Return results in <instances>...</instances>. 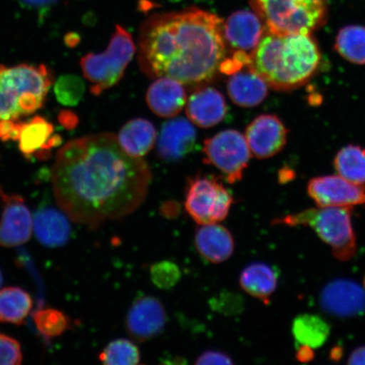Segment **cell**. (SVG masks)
I'll list each match as a JSON object with an SVG mask.
<instances>
[{
	"label": "cell",
	"instance_id": "obj_36",
	"mask_svg": "<svg viewBox=\"0 0 365 365\" xmlns=\"http://www.w3.org/2000/svg\"><path fill=\"white\" fill-rule=\"evenodd\" d=\"M195 364H232V361L230 355L225 353L220 352V351L210 350L205 351L199 356L197 359L195 360Z\"/></svg>",
	"mask_w": 365,
	"mask_h": 365
},
{
	"label": "cell",
	"instance_id": "obj_46",
	"mask_svg": "<svg viewBox=\"0 0 365 365\" xmlns=\"http://www.w3.org/2000/svg\"><path fill=\"white\" fill-rule=\"evenodd\" d=\"M171 1H180V0H171Z\"/></svg>",
	"mask_w": 365,
	"mask_h": 365
},
{
	"label": "cell",
	"instance_id": "obj_40",
	"mask_svg": "<svg viewBox=\"0 0 365 365\" xmlns=\"http://www.w3.org/2000/svg\"><path fill=\"white\" fill-rule=\"evenodd\" d=\"M349 364H365V346L355 349L349 358Z\"/></svg>",
	"mask_w": 365,
	"mask_h": 365
},
{
	"label": "cell",
	"instance_id": "obj_44",
	"mask_svg": "<svg viewBox=\"0 0 365 365\" xmlns=\"http://www.w3.org/2000/svg\"><path fill=\"white\" fill-rule=\"evenodd\" d=\"M2 284H3V276H2L1 270H0V287H1Z\"/></svg>",
	"mask_w": 365,
	"mask_h": 365
},
{
	"label": "cell",
	"instance_id": "obj_34",
	"mask_svg": "<svg viewBox=\"0 0 365 365\" xmlns=\"http://www.w3.org/2000/svg\"><path fill=\"white\" fill-rule=\"evenodd\" d=\"M250 63V54L243 50H236L235 53L230 58L223 59L219 67V71L225 75H234L242 68L248 66Z\"/></svg>",
	"mask_w": 365,
	"mask_h": 365
},
{
	"label": "cell",
	"instance_id": "obj_25",
	"mask_svg": "<svg viewBox=\"0 0 365 365\" xmlns=\"http://www.w3.org/2000/svg\"><path fill=\"white\" fill-rule=\"evenodd\" d=\"M33 299L18 287L0 289V323L21 326L33 309Z\"/></svg>",
	"mask_w": 365,
	"mask_h": 365
},
{
	"label": "cell",
	"instance_id": "obj_45",
	"mask_svg": "<svg viewBox=\"0 0 365 365\" xmlns=\"http://www.w3.org/2000/svg\"><path fill=\"white\" fill-rule=\"evenodd\" d=\"M364 289H365V277H364Z\"/></svg>",
	"mask_w": 365,
	"mask_h": 365
},
{
	"label": "cell",
	"instance_id": "obj_28",
	"mask_svg": "<svg viewBox=\"0 0 365 365\" xmlns=\"http://www.w3.org/2000/svg\"><path fill=\"white\" fill-rule=\"evenodd\" d=\"M334 48L337 53L356 65H365V27L346 26L337 34Z\"/></svg>",
	"mask_w": 365,
	"mask_h": 365
},
{
	"label": "cell",
	"instance_id": "obj_8",
	"mask_svg": "<svg viewBox=\"0 0 365 365\" xmlns=\"http://www.w3.org/2000/svg\"><path fill=\"white\" fill-rule=\"evenodd\" d=\"M234 202L230 191L215 176L196 175L187 182L185 211L199 225L225 221Z\"/></svg>",
	"mask_w": 365,
	"mask_h": 365
},
{
	"label": "cell",
	"instance_id": "obj_4",
	"mask_svg": "<svg viewBox=\"0 0 365 365\" xmlns=\"http://www.w3.org/2000/svg\"><path fill=\"white\" fill-rule=\"evenodd\" d=\"M267 31L277 35L312 34L327 20V0H250Z\"/></svg>",
	"mask_w": 365,
	"mask_h": 365
},
{
	"label": "cell",
	"instance_id": "obj_43",
	"mask_svg": "<svg viewBox=\"0 0 365 365\" xmlns=\"http://www.w3.org/2000/svg\"><path fill=\"white\" fill-rule=\"evenodd\" d=\"M80 36L74 33L67 34L65 38V42L70 48L76 47L77 44L80 43Z\"/></svg>",
	"mask_w": 365,
	"mask_h": 365
},
{
	"label": "cell",
	"instance_id": "obj_11",
	"mask_svg": "<svg viewBox=\"0 0 365 365\" xmlns=\"http://www.w3.org/2000/svg\"><path fill=\"white\" fill-rule=\"evenodd\" d=\"M165 307L153 296L137 297L127 313L125 327L134 340L143 342L154 339L161 333L167 324Z\"/></svg>",
	"mask_w": 365,
	"mask_h": 365
},
{
	"label": "cell",
	"instance_id": "obj_13",
	"mask_svg": "<svg viewBox=\"0 0 365 365\" xmlns=\"http://www.w3.org/2000/svg\"><path fill=\"white\" fill-rule=\"evenodd\" d=\"M287 127L273 114H262L250 123L245 132L251 154L259 159L275 156L285 147Z\"/></svg>",
	"mask_w": 365,
	"mask_h": 365
},
{
	"label": "cell",
	"instance_id": "obj_37",
	"mask_svg": "<svg viewBox=\"0 0 365 365\" xmlns=\"http://www.w3.org/2000/svg\"><path fill=\"white\" fill-rule=\"evenodd\" d=\"M58 122L67 130H72L78 125V117L71 111L63 110L59 113Z\"/></svg>",
	"mask_w": 365,
	"mask_h": 365
},
{
	"label": "cell",
	"instance_id": "obj_42",
	"mask_svg": "<svg viewBox=\"0 0 365 365\" xmlns=\"http://www.w3.org/2000/svg\"><path fill=\"white\" fill-rule=\"evenodd\" d=\"M342 356H344V348H342V346L340 345H336L333 346V348L331 349L329 359L332 362L337 363L340 361Z\"/></svg>",
	"mask_w": 365,
	"mask_h": 365
},
{
	"label": "cell",
	"instance_id": "obj_7",
	"mask_svg": "<svg viewBox=\"0 0 365 365\" xmlns=\"http://www.w3.org/2000/svg\"><path fill=\"white\" fill-rule=\"evenodd\" d=\"M53 80L43 65L0 66V120H18L20 100L30 94L46 98Z\"/></svg>",
	"mask_w": 365,
	"mask_h": 365
},
{
	"label": "cell",
	"instance_id": "obj_6",
	"mask_svg": "<svg viewBox=\"0 0 365 365\" xmlns=\"http://www.w3.org/2000/svg\"><path fill=\"white\" fill-rule=\"evenodd\" d=\"M136 48L133 38L124 26L117 25L106 51L88 53L81 58L86 79L91 83V93L98 96L122 79Z\"/></svg>",
	"mask_w": 365,
	"mask_h": 365
},
{
	"label": "cell",
	"instance_id": "obj_30",
	"mask_svg": "<svg viewBox=\"0 0 365 365\" xmlns=\"http://www.w3.org/2000/svg\"><path fill=\"white\" fill-rule=\"evenodd\" d=\"M34 323L41 334L48 339L61 336L70 327L66 314L56 309L38 310L34 314Z\"/></svg>",
	"mask_w": 365,
	"mask_h": 365
},
{
	"label": "cell",
	"instance_id": "obj_18",
	"mask_svg": "<svg viewBox=\"0 0 365 365\" xmlns=\"http://www.w3.org/2000/svg\"><path fill=\"white\" fill-rule=\"evenodd\" d=\"M149 108L156 115L173 118L186 105V93L180 81L170 77H159L149 86L145 96Z\"/></svg>",
	"mask_w": 365,
	"mask_h": 365
},
{
	"label": "cell",
	"instance_id": "obj_20",
	"mask_svg": "<svg viewBox=\"0 0 365 365\" xmlns=\"http://www.w3.org/2000/svg\"><path fill=\"white\" fill-rule=\"evenodd\" d=\"M267 82L249 66L232 75L227 83L228 96L241 108H254L267 97Z\"/></svg>",
	"mask_w": 365,
	"mask_h": 365
},
{
	"label": "cell",
	"instance_id": "obj_41",
	"mask_svg": "<svg viewBox=\"0 0 365 365\" xmlns=\"http://www.w3.org/2000/svg\"><path fill=\"white\" fill-rule=\"evenodd\" d=\"M295 178V173L289 168H282L278 173V179L282 184H286L293 180Z\"/></svg>",
	"mask_w": 365,
	"mask_h": 365
},
{
	"label": "cell",
	"instance_id": "obj_39",
	"mask_svg": "<svg viewBox=\"0 0 365 365\" xmlns=\"http://www.w3.org/2000/svg\"><path fill=\"white\" fill-rule=\"evenodd\" d=\"M314 349L307 345L300 344L296 352V359L301 363H309L314 359Z\"/></svg>",
	"mask_w": 365,
	"mask_h": 365
},
{
	"label": "cell",
	"instance_id": "obj_38",
	"mask_svg": "<svg viewBox=\"0 0 365 365\" xmlns=\"http://www.w3.org/2000/svg\"><path fill=\"white\" fill-rule=\"evenodd\" d=\"M22 6L35 10H46L53 6L58 0H19Z\"/></svg>",
	"mask_w": 365,
	"mask_h": 365
},
{
	"label": "cell",
	"instance_id": "obj_27",
	"mask_svg": "<svg viewBox=\"0 0 365 365\" xmlns=\"http://www.w3.org/2000/svg\"><path fill=\"white\" fill-rule=\"evenodd\" d=\"M334 167L344 179L365 185V148L357 145H346L336 155Z\"/></svg>",
	"mask_w": 365,
	"mask_h": 365
},
{
	"label": "cell",
	"instance_id": "obj_26",
	"mask_svg": "<svg viewBox=\"0 0 365 365\" xmlns=\"http://www.w3.org/2000/svg\"><path fill=\"white\" fill-rule=\"evenodd\" d=\"M292 331L299 344L318 349L327 341L331 327L322 317L316 314H304L294 319Z\"/></svg>",
	"mask_w": 365,
	"mask_h": 365
},
{
	"label": "cell",
	"instance_id": "obj_31",
	"mask_svg": "<svg viewBox=\"0 0 365 365\" xmlns=\"http://www.w3.org/2000/svg\"><path fill=\"white\" fill-rule=\"evenodd\" d=\"M85 83L81 77L75 75H65L59 77L54 85V93L58 103L65 106H76L83 97Z\"/></svg>",
	"mask_w": 365,
	"mask_h": 365
},
{
	"label": "cell",
	"instance_id": "obj_22",
	"mask_svg": "<svg viewBox=\"0 0 365 365\" xmlns=\"http://www.w3.org/2000/svg\"><path fill=\"white\" fill-rule=\"evenodd\" d=\"M156 128L145 118H135L127 123L118 133V144L130 156L143 158L156 144Z\"/></svg>",
	"mask_w": 365,
	"mask_h": 365
},
{
	"label": "cell",
	"instance_id": "obj_17",
	"mask_svg": "<svg viewBox=\"0 0 365 365\" xmlns=\"http://www.w3.org/2000/svg\"><path fill=\"white\" fill-rule=\"evenodd\" d=\"M227 112L225 97L213 88L195 91L186 103V114L190 122L205 129L220 124Z\"/></svg>",
	"mask_w": 365,
	"mask_h": 365
},
{
	"label": "cell",
	"instance_id": "obj_19",
	"mask_svg": "<svg viewBox=\"0 0 365 365\" xmlns=\"http://www.w3.org/2000/svg\"><path fill=\"white\" fill-rule=\"evenodd\" d=\"M195 244L200 257L212 264L226 262L235 251L234 237L219 223L200 225L195 232Z\"/></svg>",
	"mask_w": 365,
	"mask_h": 365
},
{
	"label": "cell",
	"instance_id": "obj_15",
	"mask_svg": "<svg viewBox=\"0 0 365 365\" xmlns=\"http://www.w3.org/2000/svg\"><path fill=\"white\" fill-rule=\"evenodd\" d=\"M196 138L195 127L185 118L167 121L158 135V156L166 162L179 161L192 152Z\"/></svg>",
	"mask_w": 365,
	"mask_h": 365
},
{
	"label": "cell",
	"instance_id": "obj_10",
	"mask_svg": "<svg viewBox=\"0 0 365 365\" xmlns=\"http://www.w3.org/2000/svg\"><path fill=\"white\" fill-rule=\"evenodd\" d=\"M307 190L318 207H354L365 204V185L354 184L340 175L313 178Z\"/></svg>",
	"mask_w": 365,
	"mask_h": 365
},
{
	"label": "cell",
	"instance_id": "obj_14",
	"mask_svg": "<svg viewBox=\"0 0 365 365\" xmlns=\"http://www.w3.org/2000/svg\"><path fill=\"white\" fill-rule=\"evenodd\" d=\"M319 302L322 308L332 316H361L365 312V292L354 281L336 279L324 287Z\"/></svg>",
	"mask_w": 365,
	"mask_h": 365
},
{
	"label": "cell",
	"instance_id": "obj_21",
	"mask_svg": "<svg viewBox=\"0 0 365 365\" xmlns=\"http://www.w3.org/2000/svg\"><path fill=\"white\" fill-rule=\"evenodd\" d=\"M66 215L53 207L41 209L35 214L34 230L40 244L49 248L61 247L66 244L71 225Z\"/></svg>",
	"mask_w": 365,
	"mask_h": 365
},
{
	"label": "cell",
	"instance_id": "obj_35",
	"mask_svg": "<svg viewBox=\"0 0 365 365\" xmlns=\"http://www.w3.org/2000/svg\"><path fill=\"white\" fill-rule=\"evenodd\" d=\"M22 124L17 120H0V140L6 143L19 140Z\"/></svg>",
	"mask_w": 365,
	"mask_h": 365
},
{
	"label": "cell",
	"instance_id": "obj_3",
	"mask_svg": "<svg viewBox=\"0 0 365 365\" xmlns=\"http://www.w3.org/2000/svg\"><path fill=\"white\" fill-rule=\"evenodd\" d=\"M322 61L312 34L277 35L267 31L252 52L249 66L269 88L290 91L312 78Z\"/></svg>",
	"mask_w": 365,
	"mask_h": 365
},
{
	"label": "cell",
	"instance_id": "obj_29",
	"mask_svg": "<svg viewBox=\"0 0 365 365\" xmlns=\"http://www.w3.org/2000/svg\"><path fill=\"white\" fill-rule=\"evenodd\" d=\"M98 359L103 364L135 365L140 364V353L133 341L120 339L109 342Z\"/></svg>",
	"mask_w": 365,
	"mask_h": 365
},
{
	"label": "cell",
	"instance_id": "obj_32",
	"mask_svg": "<svg viewBox=\"0 0 365 365\" xmlns=\"http://www.w3.org/2000/svg\"><path fill=\"white\" fill-rule=\"evenodd\" d=\"M150 277L160 289H168L180 279L181 274L177 264L170 262H158L150 268Z\"/></svg>",
	"mask_w": 365,
	"mask_h": 365
},
{
	"label": "cell",
	"instance_id": "obj_16",
	"mask_svg": "<svg viewBox=\"0 0 365 365\" xmlns=\"http://www.w3.org/2000/svg\"><path fill=\"white\" fill-rule=\"evenodd\" d=\"M264 27L257 14L242 10L232 13L222 23V34L232 48L252 52L262 38Z\"/></svg>",
	"mask_w": 365,
	"mask_h": 365
},
{
	"label": "cell",
	"instance_id": "obj_23",
	"mask_svg": "<svg viewBox=\"0 0 365 365\" xmlns=\"http://www.w3.org/2000/svg\"><path fill=\"white\" fill-rule=\"evenodd\" d=\"M278 275L275 269L264 263H252L242 271L240 284L245 293L267 303L276 291Z\"/></svg>",
	"mask_w": 365,
	"mask_h": 365
},
{
	"label": "cell",
	"instance_id": "obj_12",
	"mask_svg": "<svg viewBox=\"0 0 365 365\" xmlns=\"http://www.w3.org/2000/svg\"><path fill=\"white\" fill-rule=\"evenodd\" d=\"M4 211L0 221V246L11 248L26 243L34 230V219L20 195H6L0 190Z\"/></svg>",
	"mask_w": 365,
	"mask_h": 365
},
{
	"label": "cell",
	"instance_id": "obj_33",
	"mask_svg": "<svg viewBox=\"0 0 365 365\" xmlns=\"http://www.w3.org/2000/svg\"><path fill=\"white\" fill-rule=\"evenodd\" d=\"M22 359L19 341L0 333V365H19Z\"/></svg>",
	"mask_w": 365,
	"mask_h": 365
},
{
	"label": "cell",
	"instance_id": "obj_9",
	"mask_svg": "<svg viewBox=\"0 0 365 365\" xmlns=\"http://www.w3.org/2000/svg\"><path fill=\"white\" fill-rule=\"evenodd\" d=\"M204 163L221 172L228 184L242 180L248 168L251 152L245 136L235 130H226L205 140Z\"/></svg>",
	"mask_w": 365,
	"mask_h": 365
},
{
	"label": "cell",
	"instance_id": "obj_24",
	"mask_svg": "<svg viewBox=\"0 0 365 365\" xmlns=\"http://www.w3.org/2000/svg\"><path fill=\"white\" fill-rule=\"evenodd\" d=\"M53 130L51 123L40 116L23 123L18 140L21 152L25 156H34L41 160L49 158L50 152L46 150V145L52 136Z\"/></svg>",
	"mask_w": 365,
	"mask_h": 365
},
{
	"label": "cell",
	"instance_id": "obj_5",
	"mask_svg": "<svg viewBox=\"0 0 365 365\" xmlns=\"http://www.w3.org/2000/svg\"><path fill=\"white\" fill-rule=\"evenodd\" d=\"M352 213L353 207H318L278 219L277 223L312 227L337 259L348 262L357 251Z\"/></svg>",
	"mask_w": 365,
	"mask_h": 365
},
{
	"label": "cell",
	"instance_id": "obj_2",
	"mask_svg": "<svg viewBox=\"0 0 365 365\" xmlns=\"http://www.w3.org/2000/svg\"><path fill=\"white\" fill-rule=\"evenodd\" d=\"M225 57L222 21L202 9L154 15L141 26L139 63L152 78L202 84L216 76Z\"/></svg>",
	"mask_w": 365,
	"mask_h": 365
},
{
	"label": "cell",
	"instance_id": "obj_1",
	"mask_svg": "<svg viewBox=\"0 0 365 365\" xmlns=\"http://www.w3.org/2000/svg\"><path fill=\"white\" fill-rule=\"evenodd\" d=\"M152 177L148 164L128 155L111 133L70 141L52 168L58 207L91 228L133 213L147 198Z\"/></svg>",
	"mask_w": 365,
	"mask_h": 365
}]
</instances>
